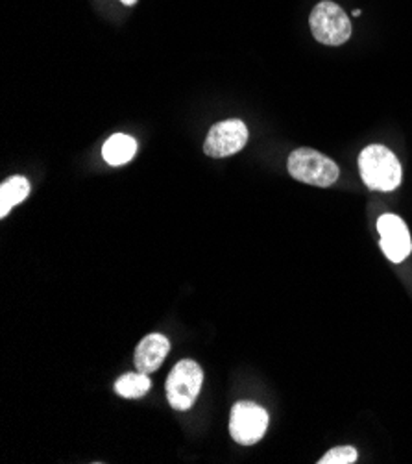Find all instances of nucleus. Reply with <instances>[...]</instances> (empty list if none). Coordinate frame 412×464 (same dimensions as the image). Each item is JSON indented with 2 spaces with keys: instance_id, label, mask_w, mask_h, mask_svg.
<instances>
[{
  "instance_id": "f257e3e1",
  "label": "nucleus",
  "mask_w": 412,
  "mask_h": 464,
  "mask_svg": "<svg viewBox=\"0 0 412 464\" xmlns=\"http://www.w3.org/2000/svg\"><path fill=\"white\" fill-rule=\"evenodd\" d=\"M359 170L366 188L390 193L401 183V165L392 150L383 145L366 147L359 156Z\"/></svg>"
},
{
  "instance_id": "f03ea898",
  "label": "nucleus",
  "mask_w": 412,
  "mask_h": 464,
  "mask_svg": "<svg viewBox=\"0 0 412 464\" xmlns=\"http://www.w3.org/2000/svg\"><path fill=\"white\" fill-rule=\"evenodd\" d=\"M287 169L294 179L316 188H330L340 176V169L333 160L312 149L294 150L289 156Z\"/></svg>"
},
{
  "instance_id": "7ed1b4c3",
  "label": "nucleus",
  "mask_w": 412,
  "mask_h": 464,
  "mask_svg": "<svg viewBox=\"0 0 412 464\" xmlns=\"http://www.w3.org/2000/svg\"><path fill=\"white\" fill-rule=\"evenodd\" d=\"M204 370L196 361L183 359L179 361L167 380V398L172 409L189 411L202 389Z\"/></svg>"
},
{
  "instance_id": "20e7f679",
  "label": "nucleus",
  "mask_w": 412,
  "mask_h": 464,
  "mask_svg": "<svg viewBox=\"0 0 412 464\" xmlns=\"http://www.w3.org/2000/svg\"><path fill=\"white\" fill-rule=\"evenodd\" d=\"M314 39L322 44L339 46L351 37V21L346 12L331 0H322L314 6L309 17Z\"/></svg>"
},
{
  "instance_id": "39448f33",
  "label": "nucleus",
  "mask_w": 412,
  "mask_h": 464,
  "mask_svg": "<svg viewBox=\"0 0 412 464\" xmlns=\"http://www.w3.org/2000/svg\"><path fill=\"white\" fill-rule=\"evenodd\" d=\"M268 428V412L254 401H239L232 409L230 433L235 442L252 446L259 442Z\"/></svg>"
},
{
  "instance_id": "423d86ee",
  "label": "nucleus",
  "mask_w": 412,
  "mask_h": 464,
  "mask_svg": "<svg viewBox=\"0 0 412 464\" xmlns=\"http://www.w3.org/2000/svg\"><path fill=\"white\" fill-rule=\"evenodd\" d=\"M248 143V128L239 119H227L215 124L204 143V152L209 158H227L241 152Z\"/></svg>"
},
{
  "instance_id": "0eeeda50",
  "label": "nucleus",
  "mask_w": 412,
  "mask_h": 464,
  "mask_svg": "<svg viewBox=\"0 0 412 464\" xmlns=\"http://www.w3.org/2000/svg\"><path fill=\"white\" fill-rule=\"evenodd\" d=\"M378 231L381 236V250L392 263H401L408 257L412 250L410 234L407 224L398 215H383L378 220Z\"/></svg>"
},
{
  "instance_id": "6e6552de",
  "label": "nucleus",
  "mask_w": 412,
  "mask_h": 464,
  "mask_svg": "<svg viewBox=\"0 0 412 464\" xmlns=\"http://www.w3.org/2000/svg\"><path fill=\"white\" fill-rule=\"evenodd\" d=\"M170 343L161 334H150L147 335L139 346L135 350V366L139 372L150 374L163 364L165 357L168 355Z\"/></svg>"
},
{
  "instance_id": "1a4fd4ad",
  "label": "nucleus",
  "mask_w": 412,
  "mask_h": 464,
  "mask_svg": "<svg viewBox=\"0 0 412 464\" xmlns=\"http://www.w3.org/2000/svg\"><path fill=\"white\" fill-rule=\"evenodd\" d=\"M135 152H137V141L126 133L111 135L102 147V156H104L106 163L111 167L126 165L128 161L133 160Z\"/></svg>"
},
{
  "instance_id": "9d476101",
  "label": "nucleus",
  "mask_w": 412,
  "mask_h": 464,
  "mask_svg": "<svg viewBox=\"0 0 412 464\" xmlns=\"http://www.w3.org/2000/svg\"><path fill=\"white\" fill-rule=\"evenodd\" d=\"M30 195V181L24 176H12L0 185V217H6Z\"/></svg>"
},
{
  "instance_id": "9b49d317",
  "label": "nucleus",
  "mask_w": 412,
  "mask_h": 464,
  "mask_svg": "<svg viewBox=\"0 0 412 464\" xmlns=\"http://www.w3.org/2000/svg\"><path fill=\"white\" fill-rule=\"evenodd\" d=\"M150 387H152V382L149 374H143V372H128L115 382V392L128 400L143 398L150 391Z\"/></svg>"
},
{
  "instance_id": "f8f14e48",
  "label": "nucleus",
  "mask_w": 412,
  "mask_h": 464,
  "mask_svg": "<svg viewBox=\"0 0 412 464\" xmlns=\"http://www.w3.org/2000/svg\"><path fill=\"white\" fill-rule=\"evenodd\" d=\"M357 460V451L351 446H340L330 450L318 462L320 464H353Z\"/></svg>"
},
{
  "instance_id": "ddd939ff",
  "label": "nucleus",
  "mask_w": 412,
  "mask_h": 464,
  "mask_svg": "<svg viewBox=\"0 0 412 464\" xmlns=\"http://www.w3.org/2000/svg\"><path fill=\"white\" fill-rule=\"evenodd\" d=\"M120 3H122L124 6H133V5L137 3V0H120Z\"/></svg>"
}]
</instances>
